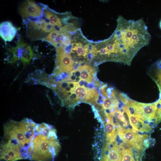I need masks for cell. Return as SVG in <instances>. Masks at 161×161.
<instances>
[{"mask_svg": "<svg viewBox=\"0 0 161 161\" xmlns=\"http://www.w3.org/2000/svg\"><path fill=\"white\" fill-rule=\"evenodd\" d=\"M117 22L114 34L106 41L114 49L110 60L129 65L138 51L148 44L151 35L142 18L127 20L120 16Z\"/></svg>", "mask_w": 161, "mask_h": 161, "instance_id": "obj_1", "label": "cell"}, {"mask_svg": "<svg viewBox=\"0 0 161 161\" xmlns=\"http://www.w3.org/2000/svg\"><path fill=\"white\" fill-rule=\"evenodd\" d=\"M37 125L28 118L19 121L10 120L7 122L3 126L0 144V161L30 160Z\"/></svg>", "mask_w": 161, "mask_h": 161, "instance_id": "obj_2", "label": "cell"}, {"mask_svg": "<svg viewBox=\"0 0 161 161\" xmlns=\"http://www.w3.org/2000/svg\"><path fill=\"white\" fill-rule=\"evenodd\" d=\"M32 145L30 160L35 161H53L61 147L56 130L44 123L37 124Z\"/></svg>", "mask_w": 161, "mask_h": 161, "instance_id": "obj_3", "label": "cell"}, {"mask_svg": "<svg viewBox=\"0 0 161 161\" xmlns=\"http://www.w3.org/2000/svg\"><path fill=\"white\" fill-rule=\"evenodd\" d=\"M134 110L133 114L138 118L148 122L154 121L156 106L155 103H144L132 100L129 106Z\"/></svg>", "mask_w": 161, "mask_h": 161, "instance_id": "obj_4", "label": "cell"}, {"mask_svg": "<svg viewBox=\"0 0 161 161\" xmlns=\"http://www.w3.org/2000/svg\"><path fill=\"white\" fill-rule=\"evenodd\" d=\"M56 66L53 74V77L63 72H68L74 69V62L71 56L64 51L63 47L56 48Z\"/></svg>", "mask_w": 161, "mask_h": 161, "instance_id": "obj_5", "label": "cell"}, {"mask_svg": "<svg viewBox=\"0 0 161 161\" xmlns=\"http://www.w3.org/2000/svg\"><path fill=\"white\" fill-rule=\"evenodd\" d=\"M123 156V150L117 144L115 140H107L100 161H122Z\"/></svg>", "mask_w": 161, "mask_h": 161, "instance_id": "obj_6", "label": "cell"}, {"mask_svg": "<svg viewBox=\"0 0 161 161\" xmlns=\"http://www.w3.org/2000/svg\"><path fill=\"white\" fill-rule=\"evenodd\" d=\"M120 137L125 143L141 150L143 149V140L146 138L145 135H141L130 129H125L120 128L118 131Z\"/></svg>", "mask_w": 161, "mask_h": 161, "instance_id": "obj_7", "label": "cell"}, {"mask_svg": "<svg viewBox=\"0 0 161 161\" xmlns=\"http://www.w3.org/2000/svg\"><path fill=\"white\" fill-rule=\"evenodd\" d=\"M13 54V61L21 59L24 66L28 64L34 56L30 46L23 41L20 42L11 51Z\"/></svg>", "mask_w": 161, "mask_h": 161, "instance_id": "obj_8", "label": "cell"}, {"mask_svg": "<svg viewBox=\"0 0 161 161\" xmlns=\"http://www.w3.org/2000/svg\"><path fill=\"white\" fill-rule=\"evenodd\" d=\"M19 12L23 18H36L42 15V8L34 1L27 0L20 6Z\"/></svg>", "mask_w": 161, "mask_h": 161, "instance_id": "obj_9", "label": "cell"}, {"mask_svg": "<svg viewBox=\"0 0 161 161\" xmlns=\"http://www.w3.org/2000/svg\"><path fill=\"white\" fill-rule=\"evenodd\" d=\"M17 32V29L10 22L6 21L1 23L0 36L5 42L12 41Z\"/></svg>", "mask_w": 161, "mask_h": 161, "instance_id": "obj_10", "label": "cell"}, {"mask_svg": "<svg viewBox=\"0 0 161 161\" xmlns=\"http://www.w3.org/2000/svg\"><path fill=\"white\" fill-rule=\"evenodd\" d=\"M129 118L130 123L133 128L137 131L149 132L151 128L147 124L144 122L135 115L130 113L129 110L126 113Z\"/></svg>", "mask_w": 161, "mask_h": 161, "instance_id": "obj_11", "label": "cell"}, {"mask_svg": "<svg viewBox=\"0 0 161 161\" xmlns=\"http://www.w3.org/2000/svg\"><path fill=\"white\" fill-rule=\"evenodd\" d=\"M151 76L156 83L160 92V98H161V60L159 59L151 66Z\"/></svg>", "mask_w": 161, "mask_h": 161, "instance_id": "obj_12", "label": "cell"}, {"mask_svg": "<svg viewBox=\"0 0 161 161\" xmlns=\"http://www.w3.org/2000/svg\"><path fill=\"white\" fill-rule=\"evenodd\" d=\"M44 19L47 22L59 27L61 26L62 24L60 18L56 15L50 11L46 10L44 14Z\"/></svg>", "mask_w": 161, "mask_h": 161, "instance_id": "obj_13", "label": "cell"}, {"mask_svg": "<svg viewBox=\"0 0 161 161\" xmlns=\"http://www.w3.org/2000/svg\"><path fill=\"white\" fill-rule=\"evenodd\" d=\"M106 131V140H115L116 137V132L114 124L109 121L105 124Z\"/></svg>", "mask_w": 161, "mask_h": 161, "instance_id": "obj_14", "label": "cell"}, {"mask_svg": "<svg viewBox=\"0 0 161 161\" xmlns=\"http://www.w3.org/2000/svg\"><path fill=\"white\" fill-rule=\"evenodd\" d=\"M75 92L78 97L83 101L88 95V88H86L84 86H78L76 87Z\"/></svg>", "mask_w": 161, "mask_h": 161, "instance_id": "obj_15", "label": "cell"}, {"mask_svg": "<svg viewBox=\"0 0 161 161\" xmlns=\"http://www.w3.org/2000/svg\"><path fill=\"white\" fill-rule=\"evenodd\" d=\"M155 103L156 110L154 118V124L156 125L161 122V98Z\"/></svg>", "mask_w": 161, "mask_h": 161, "instance_id": "obj_16", "label": "cell"}, {"mask_svg": "<svg viewBox=\"0 0 161 161\" xmlns=\"http://www.w3.org/2000/svg\"><path fill=\"white\" fill-rule=\"evenodd\" d=\"M74 49L76 50L77 55L79 56H83L85 57L88 51L85 46L83 47V45L80 43H79L76 44Z\"/></svg>", "mask_w": 161, "mask_h": 161, "instance_id": "obj_17", "label": "cell"}, {"mask_svg": "<svg viewBox=\"0 0 161 161\" xmlns=\"http://www.w3.org/2000/svg\"><path fill=\"white\" fill-rule=\"evenodd\" d=\"M80 78L82 80L89 83H92L93 81L92 76L83 67L81 71Z\"/></svg>", "mask_w": 161, "mask_h": 161, "instance_id": "obj_18", "label": "cell"}, {"mask_svg": "<svg viewBox=\"0 0 161 161\" xmlns=\"http://www.w3.org/2000/svg\"><path fill=\"white\" fill-rule=\"evenodd\" d=\"M59 33V32L58 31L55 30L50 32L47 36L45 40L51 43L54 41Z\"/></svg>", "mask_w": 161, "mask_h": 161, "instance_id": "obj_19", "label": "cell"}, {"mask_svg": "<svg viewBox=\"0 0 161 161\" xmlns=\"http://www.w3.org/2000/svg\"><path fill=\"white\" fill-rule=\"evenodd\" d=\"M83 66V68L90 74L93 76L95 75L96 72L94 68L89 65H84Z\"/></svg>", "mask_w": 161, "mask_h": 161, "instance_id": "obj_20", "label": "cell"}, {"mask_svg": "<svg viewBox=\"0 0 161 161\" xmlns=\"http://www.w3.org/2000/svg\"><path fill=\"white\" fill-rule=\"evenodd\" d=\"M88 51L90 52H95L96 50L95 46L91 43H89L85 46Z\"/></svg>", "mask_w": 161, "mask_h": 161, "instance_id": "obj_21", "label": "cell"}, {"mask_svg": "<svg viewBox=\"0 0 161 161\" xmlns=\"http://www.w3.org/2000/svg\"><path fill=\"white\" fill-rule=\"evenodd\" d=\"M97 52H99V54L100 55L106 56V59L108 52L105 47L101 48Z\"/></svg>", "mask_w": 161, "mask_h": 161, "instance_id": "obj_22", "label": "cell"}, {"mask_svg": "<svg viewBox=\"0 0 161 161\" xmlns=\"http://www.w3.org/2000/svg\"><path fill=\"white\" fill-rule=\"evenodd\" d=\"M79 82L69 81V86L74 91L76 87L78 86Z\"/></svg>", "mask_w": 161, "mask_h": 161, "instance_id": "obj_23", "label": "cell"}, {"mask_svg": "<svg viewBox=\"0 0 161 161\" xmlns=\"http://www.w3.org/2000/svg\"><path fill=\"white\" fill-rule=\"evenodd\" d=\"M95 52H89L87 53V58L89 60H92L93 59Z\"/></svg>", "mask_w": 161, "mask_h": 161, "instance_id": "obj_24", "label": "cell"}, {"mask_svg": "<svg viewBox=\"0 0 161 161\" xmlns=\"http://www.w3.org/2000/svg\"><path fill=\"white\" fill-rule=\"evenodd\" d=\"M81 71L78 70L76 69L75 72V75L76 77H80L81 75Z\"/></svg>", "mask_w": 161, "mask_h": 161, "instance_id": "obj_25", "label": "cell"}, {"mask_svg": "<svg viewBox=\"0 0 161 161\" xmlns=\"http://www.w3.org/2000/svg\"><path fill=\"white\" fill-rule=\"evenodd\" d=\"M94 83L95 85L98 87H99L100 86L101 84V83L98 81H95Z\"/></svg>", "mask_w": 161, "mask_h": 161, "instance_id": "obj_26", "label": "cell"}, {"mask_svg": "<svg viewBox=\"0 0 161 161\" xmlns=\"http://www.w3.org/2000/svg\"><path fill=\"white\" fill-rule=\"evenodd\" d=\"M81 80L80 77H76L75 79V82H80Z\"/></svg>", "mask_w": 161, "mask_h": 161, "instance_id": "obj_27", "label": "cell"}, {"mask_svg": "<svg viewBox=\"0 0 161 161\" xmlns=\"http://www.w3.org/2000/svg\"><path fill=\"white\" fill-rule=\"evenodd\" d=\"M160 28L161 29V20L160 21Z\"/></svg>", "mask_w": 161, "mask_h": 161, "instance_id": "obj_28", "label": "cell"}]
</instances>
